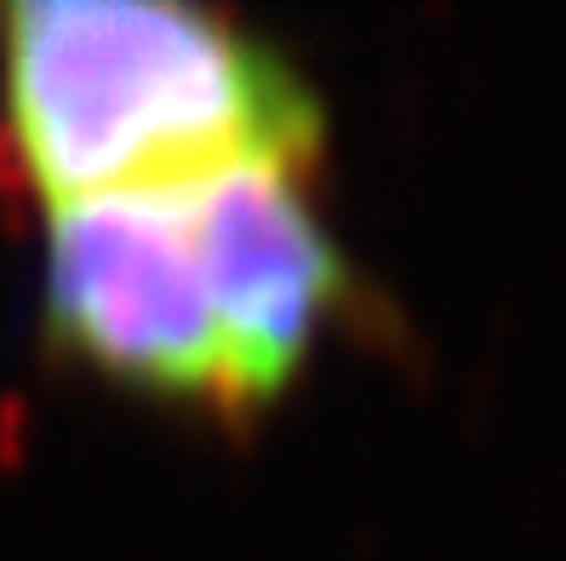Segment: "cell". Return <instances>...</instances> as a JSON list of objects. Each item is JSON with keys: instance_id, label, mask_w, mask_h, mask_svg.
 <instances>
[{"instance_id": "cell-3", "label": "cell", "mask_w": 566, "mask_h": 561, "mask_svg": "<svg viewBox=\"0 0 566 561\" xmlns=\"http://www.w3.org/2000/svg\"><path fill=\"white\" fill-rule=\"evenodd\" d=\"M178 189L241 367L247 413H258L297 378L321 326L349 304V258L310 207L304 173L229 167Z\"/></svg>"}, {"instance_id": "cell-2", "label": "cell", "mask_w": 566, "mask_h": 561, "mask_svg": "<svg viewBox=\"0 0 566 561\" xmlns=\"http://www.w3.org/2000/svg\"><path fill=\"white\" fill-rule=\"evenodd\" d=\"M41 315L75 361L126 389L247 413L184 189H109L46 207Z\"/></svg>"}, {"instance_id": "cell-1", "label": "cell", "mask_w": 566, "mask_h": 561, "mask_svg": "<svg viewBox=\"0 0 566 561\" xmlns=\"http://www.w3.org/2000/svg\"><path fill=\"white\" fill-rule=\"evenodd\" d=\"M0 144L41 207L178 189L229 167L310 173L326 104L286 46L189 0H7Z\"/></svg>"}]
</instances>
